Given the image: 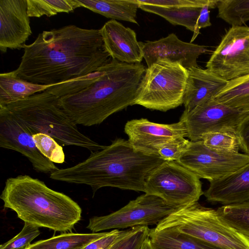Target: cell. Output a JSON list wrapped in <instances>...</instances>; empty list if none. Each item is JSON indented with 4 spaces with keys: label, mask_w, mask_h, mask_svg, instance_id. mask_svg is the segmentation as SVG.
I'll return each instance as SVG.
<instances>
[{
    "label": "cell",
    "mask_w": 249,
    "mask_h": 249,
    "mask_svg": "<svg viewBox=\"0 0 249 249\" xmlns=\"http://www.w3.org/2000/svg\"><path fill=\"white\" fill-rule=\"evenodd\" d=\"M142 49L147 67L159 59H167L187 70L198 67L197 58L207 51L205 46L184 42L174 33L158 40L142 42Z\"/></svg>",
    "instance_id": "obj_16"
},
{
    "label": "cell",
    "mask_w": 249,
    "mask_h": 249,
    "mask_svg": "<svg viewBox=\"0 0 249 249\" xmlns=\"http://www.w3.org/2000/svg\"><path fill=\"white\" fill-rule=\"evenodd\" d=\"M40 234L39 227L24 222L21 231L16 236L0 246V249H26L31 241Z\"/></svg>",
    "instance_id": "obj_32"
},
{
    "label": "cell",
    "mask_w": 249,
    "mask_h": 249,
    "mask_svg": "<svg viewBox=\"0 0 249 249\" xmlns=\"http://www.w3.org/2000/svg\"><path fill=\"white\" fill-rule=\"evenodd\" d=\"M200 179L178 162L164 160L148 177L144 193L180 207L197 202L203 195Z\"/></svg>",
    "instance_id": "obj_8"
},
{
    "label": "cell",
    "mask_w": 249,
    "mask_h": 249,
    "mask_svg": "<svg viewBox=\"0 0 249 249\" xmlns=\"http://www.w3.org/2000/svg\"><path fill=\"white\" fill-rule=\"evenodd\" d=\"M146 68L142 63L116 59L100 68L99 74L84 87L59 98L76 124L90 126L134 105Z\"/></svg>",
    "instance_id": "obj_3"
},
{
    "label": "cell",
    "mask_w": 249,
    "mask_h": 249,
    "mask_svg": "<svg viewBox=\"0 0 249 249\" xmlns=\"http://www.w3.org/2000/svg\"><path fill=\"white\" fill-rule=\"evenodd\" d=\"M27 0H0V51L23 48L32 35Z\"/></svg>",
    "instance_id": "obj_15"
},
{
    "label": "cell",
    "mask_w": 249,
    "mask_h": 249,
    "mask_svg": "<svg viewBox=\"0 0 249 249\" xmlns=\"http://www.w3.org/2000/svg\"><path fill=\"white\" fill-rule=\"evenodd\" d=\"M0 107L18 118L33 135L47 134L63 146H79L91 152L106 146L81 133L62 107L59 98L47 90Z\"/></svg>",
    "instance_id": "obj_5"
},
{
    "label": "cell",
    "mask_w": 249,
    "mask_h": 249,
    "mask_svg": "<svg viewBox=\"0 0 249 249\" xmlns=\"http://www.w3.org/2000/svg\"><path fill=\"white\" fill-rule=\"evenodd\" d=\"M141 249H153L150 242V240L149 238L145 242L143 246Z\"/></svg>",
    "instance_id": "obj_38"
},
{
    "label": "cell",
    "mask_w": 249,
    "mask_h": 249,
    "mask_svg": "<svg viewBox=\"0 0 249 249\" xmlns=\"http://www.w3.org/2000/svg\"><path fill=\"white\" fill-rule=\"evenodd\" d=\"M203 195L209 202L223 205L249 200V162L223 178L210 181Z\"/></svg>",
    "instance_id": "obj_19"
},
{
    "label": "cell",
    "mask_w": 249,
    "mask_h": 249,
    "mask_svg": "<svg viewBox=\"0 0 249 249\" xmlns=\"http://www.w3.org/2000/svg\"><path fill=\"white\" fill-rule=\"evenodd\" d=\"M108 232L91 233H68L37 241L26 249H83Z\"/></svg>",
    "instance_id": "obj_24"
},
{
    "label": "cell",
    "mask_w": 249,
    "mask_h": 249,
    "mask_svg": "<svg viewBox=\"0 0 249 249\" xmlns=\"http://www.w3.org/2000/svg\"><path fill=\"white\" fill-rule=\"evenodd\" d=\"M228 81L211 71L198 67L188 70L183 105L190 111L197 106L214 99Z\"/></svg>",
    "instance_id": "obj_18"
},
{
    "label": "cell",
    "mask_w": 249,
    "mask_h": 249,
    "mask_svg": "<svg viewBox=\"0 0 249 249\" xmlns=\"http://www.w3.org/2000/svg\"><path fill=\"white\" fill-rule=\"evenodd\" d=\"M177 162L200 178L210 181L223 178L246 165L249 162V155L215 150L200 140L190 141Z\"/></svg>",
    "instance_id": "obj_11"
},
{
    "label": "cell",
    "mask_w": 249,
    "mask_h": 249,
    "mask_svg": "<svg viewBox=\"0 0 249 249\" xmlns=\"http://www.w3.org/2000/svg\"><path fill=\"white\" fill-rule=\"evenodd\" d=\"M53 85L35 84L18 76L14 71L0 74V107L44 91Z\"/></svg>",
    "instance_id": "obj_20"
},
{
    "label": "cell",
    "mask_w": 249,
    "mask_h": 249,
    "mask_svg": "<svg viewBox=\"0 0 249 249\" xmlns=\"http://www.w3.org/2000/svg\"><path fill=\"white\" fill-rule=\"evenodd\" d=\"M206 67L227 81L249 74V27H231Z\"/></svg>",
    "instance_id": "obj_10"
},
{
    "label": "cell",
    "mask_w": 249,
    "mask_h": 249,
    "mask_svg": "<svg viewBox=\"0 0 249 249\" xmlns=\"http://www.w3.org/2000/svg\"><path fill=\"white\" fill-rule=\"evenodd\" d=\"M249 111L231 107L214 99L200 104L190 111L184 110L179 121L187 128L190 141L201 140L203 135L211 132H231L237 128Z\"/></svg>",
    "instance_id": "obj_12"
},
{
    "label": "cell",
    "mask_w": 249,
    "mask_h": 249,
    "mask_svg": "<svg viewBox=\"0 0 249 249\" xmlns=\"http://www.w3.org/2000/svg\"><path fill=\"white\" fill-rule=\"evenodd\" d=\"M18 68L20 78L40 85H53L97 71L111 60L100 29L74 25L44 31L25 44Z\"/></svg>",
    "instance_id": "obj_1"
},
{
    "label": "cell",
    "mask_w": 249,
    "mask_h": 249,
    "mask_svg": "<svg viewBox=\"0 0 249 249\" xmlns=\"http://www.w3.org/2000/svg\"><path fill=\"white\" fill-rule=\"evenodd\" d=\"M218 1V0H211L209 3L202 6L196 22L195 31L193 32V35L190 41L191 43H192L197 37L201 29L211 25L209 9L217 7Z\"/></svg>",
    "instance_id": "obj_35"
},
{
    "label": "cell",
    "mask_w": 249,
    "mask_h": 249,
    "mask_svg": "<svg viewBox=\"0 0 249 249\" xmlns=\"http://www.w3.org/2000/svg\"><path fill=\"white\" fill-rule=\"evenodd\" d=\"M122 231L113 230L105 236L90 243L83 249H108L118 237Z\"/></svg>",
    "instance_id": "obj_36"
},
{
    "label": "cell",
    "mask_w": 249,
    "mask_h": 249,
    "mask_svg": "<svg viewBox=\"0 0 249 249\" xmlns=\"http://www.w3.org/2000/svg\"><path fill=\"white\" fill-rule=\"evenodd\" d=\"M80 7L112 20L128 21L138 25L136 20L139 4L136 0H77Z\"/></svg>",
    "instance_id": "obj_21"
},
{
    "label": "cell",
    "mask_w": 249,
    "mask_h": 249,
    "mask_svg": "<svg viewBox=\"0 0 249 249\" xmlns=\"http://www.w3.org/2000/svg\"><path fill=\"white\" fill-rule=\"evenodd\" d=\"M29 17H51L60 13H70L80 7L77 0H27Z\"/></svg>",
    "instance_id": "obj_27"
},
{
    "label": "cell",
    "mask_w": 249,
    "mask_h": 249,
    "mask_svg": "<svg viewBox=\"0 0 249 249\" xmlns=\"http://www.w3.org/2000/svg\"><path fill=\"white\" fill-rule=\"evenodd\" d=\"M178 208L159 196L145 193L108 215L94 216L87 227L92 232L157 225Z\"/></svg>",
    "instance_id": "obj_9"
},
{
    "label": "cell",
    "mask_w": 249,
    "mask_h": 249,
    "mask_svg": "<svg viewBox=\"0 0 249 249\" xmlns=\"http://www.w3.org/2000/svg\"><path fill=\"white\" fill-rule=\"evenodd\" d=\"M218 17L232 26L249 21V0H218Z\"/></svg>",
    "instance_id": "obj_28"
},
{
    "label": "cell",
    "mask_w": 249,
    "mask_h": 249,
    "mask_svg": "<svg viewBox=\"0 0 249 249\" xmlns=\"http://www.w3.org/2000/svg\"><path fill=\"white\" fill-rule=\"evenodd\" d=\"M164 161L159 156L136 150L128 140L117 138L104 148L91 152L85 160L70 167L58 169L50 177L89 186L93 195L105 187L144 192L148 177Z\"/></svg>",
    "instance_id": "obj_2"
},
{
    "label": "cell",
    "mask_w": 249,
    "mask_h": 249,
    "mask_svg": "<svg viewBox=\"0 0 249 249\" xmlns=\"http://www.w3.org/2000/svg\"><path fill=\"white\" fill-rule=\"evenodd\" d=\"M149 239L153 249H221L169 229H150Z\"/></svg>",
    "instance_id": "obj_22"
},
{
    "label": "cell",
    "mask_w": 249,
    "mask_h": 249,
    "mask_svg": "<svg viewBox=\"0 0 249 249\" xmlns=\"http://www.w3.org/2000/svg\"><path fill=\"white\" fill-rule=\"evenodd\" d=\"M150 231L148 226H138L123 230L108 249H141L149 238Z\"/></svg>",
    "instance_id": "obj_30"
},
{
    "label": "cell",
    "mask_w": 249,
    "mask_h": 249,
    "mask_svg": "<svg viewBox=\"0 0 249 249\" xmlns=\"http://www.w3.org/2000/svg\"><path fill=\"white\" fill-rule=\"evenodd\" d=\"M202 7L164 8L145 4H139V8L162 17L174 25H181L194 32Z\"/></svg>",
    "instance_id": "obj_23"
},
{
    "label": "cell",
    "mask_w": 249,
    "mask_h": 249,
    "mask_svg": "<svg viewBox=\"0 0 249 249\" xmlns=\"http://www.w3.org/2000/svg\"><path fill=\"white\" fill-rule=\"evenodd\" d=\"M100 30L105 48L111 58L127 64L141 63L142 42L138 41L133 30L111 19Z\"/></svg>",
    "instance_id": "obj_17"
},
{
    "label": "cell",
    "mask_w": 249,
    "mask_h": 249,
    "mask_svg": "<svg viewBox=\"0 0 249 249\" xmlns=\"http://www.w3.org/2000/svg\"><path fill=\"white\" fill-rule=\"evenodd\" d=\"M33 135L23 123L0 107V147L20 153L28 159L35 170L50 175L58 168L40 153Z\"/></svg>",
    "instance_id": "obj_13"
},
{
    "label": "cell",
    "mask_w": 249,
    "mask_h": 249,
    "mask_svg": "<svg viewBox=\"0 0 249 249\" xmlns=\"http://www.w3.org/2000/svg\"><path fill=\"white\" fill-rule=\"evenodd\" d=\"M190 141L185 137L172 139L158 148V155L164 160L177 161L187 149Z\"/></svg>",
    "instance_id": "obj_33"
},
{
    "label": "cell",
    "mask_w": 249,
    "mask_h": 249,
    "mask_svg": "<svg viewBox=\"0 0 249 249\" xmlns=\"http://www.w3.org/2000/svg\"><path fill=\"white\" fill-rule=\"evenodd\" d=\"M188 70L180 64L159 59L147 67L134 105L167 111L183 104Z\"/></svg>",
    "instance_id": "obj_7"
},
{
    "label": "cell",
    "mask_w": 249,
    "mask_h": 249,
    "mask_svg": "<svg viewBox=\"0 0 249 249\" xmlns=\"http://www.w3.org/2000/svg\"><path fill=\"white\" fill-rule=\"evenodd\" d=\"M169 229L221 249H249V241L225 223L216 210L198 202L181 206L161 221L155 230Z\"/></svg>",
    "instance_id": "obj_6"
},
{
    "label": "cell",
    "mask_w": 249,
    "mask_h": 249,
    "mask_svg": "<svg viewBox=\"0 0 249 249\" xmlns=\"http://www.w3.org/2000/svg\"><path fill=\"white\" fill-rule=\"evenodd\" d=\"M236 135L240 143V148L244 154L249 155V113L237 127Z\"/></svg>",
    "instance_id": "obj_37"
},
{
    "label": "cell",
    "mask_w": 249,
    "mask_h": 249,
    "mask_svg": "<svg viewBox=\"0 0 249 249\" xmlns=\"http://www.w3.org/2000/svg\"><path fill=\"white\" fill-rule=\"evenodd\" d=\"M214 99L231 107L249 111V74L228 81Z\"/></svg>",
    "instance_id": "obj_25"
},
{
    "label": "cell",
    "mask_w": 249,
    "mask_h": 249,
    "mask_svg": "<svg viewBox=\"0 0 249 249\" xmlns=\"http://www.w3.org/2000/svg\"><path fill=\"white\" fill-rule=\"evenodd\" d=\"M211 0H136L138 4H145L164 8L202 7Z\"/></svg>",
    "instance_id": "obj_34"
},
{
    "label": "cell",
    "mask_w": 249,
    "mask_h": 249,
    "mask_svg": "<svg viewBox=\"0 0 249 249\" xmlns=\"http://www.w3.org/2000/svg\"><path fill=\"white\" fill-rule=\"evenodd\" d=\"M201 140L207 147L215 150L239 153L240 143L236 133L231 132H211L203 135Z\"/></svg>",
    "instance_id": "obj_29"
},
{
    "label": "cell",
    "mask_w": 249,
    "mask_h": 249,
    "mask_svg": "<svg viewBox=\"0 0 249 249\" xmlns=\"http://www.w3.org/2000/svg\"><path fill=\"white\" fill-rule=\"evenodd\" d=\"M0 197L5 208L39 228L65 232L81 218V208L71 197L28 175L7 178Z\"/></svg>",
    "instance_id": "obj_4"
},
{
    "label": "cell",
    "mask_w": 249,
    "mask_h": 249,
    "mask_svg": "<svg viewBox=\"0 0 249 249\" xmlns=\"http://www.w3.org/2000/svg\"><path fill=\"white\" fill-rule=\"evenodd\" d=\"M216 210L223 221L249 241V200L223 205Z\"/></svg>",
    "instance_id": "obj_26"
},
{
    "label": "cell",
    "mask_w": 249,
    "mask_h": 249,
    "mask_svg": "<svg viewBox=\"0 0 249 249\" xmlns=\"http://www.w3.org/2000/svg\"><path fill=\"white\" fill-rule=\"evenodd\" d=\"M124 132L128 136V141L136 150L158 156V148L161 144L173 139L187 137V134L186 127L182 121L162 124L144 118L127 121Z\"/></svg>",
    "instance_id": "obj_14"
},
{
    "label": "cell",
    "mask_w": 249,
    "mask_h": 249,
    "mask_svg": "<svg viewBox=\"0 0 249 249\" xmlns=\"http://www.w3.org/2000/svg\"><path fill=\"white\" fill-rule=\"evenodd\" d=\"M32 137L36 148L45 158L54 163L65 161L63 149L53 137L41 133L34 134Z\"/></svg>",
    "instance_id": "obj_31"
}]
</instances>
